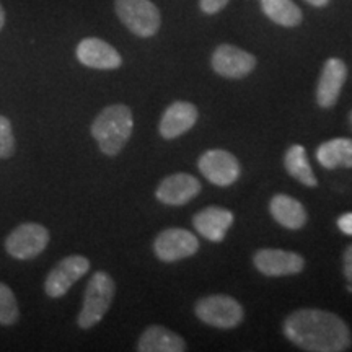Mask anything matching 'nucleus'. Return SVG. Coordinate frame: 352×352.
Returning <instances> with one entry per match:
<instances>
[{"label": "nucleus", "instance_id": "4be33fe9", "mask_svg": "<svg viewBox=\"0 0 352 352\" xmlns=\"http://www.w3.org/2000/svg\"><path fill=\"white\" fill-rule=\"evenodd\" d=\"M20 320V308L15 294L7 284L0 283V324H15Z\"/></svg>", "mask_w": 352, "mask_h": 352}, {"label": "nucleus", "instance_id": "1a4fd4ad", "mask_svg": "<svg viewBox=\"0 0 352 352\" xmlns=\"http://www.w3.org/2000/svg\"><path fill=\"white\" fill-rule=\"evenodd\" d=\"M88 271H90L88 258L82 254H70V256L60 259L47 274L44 280V292L51 298L63 297Z\"/></svg>", "mask_w": 352, "mask_h": 352}, {"label": "nucleus", "instance_id": "20e7f679", "mask_svg": "<svg viewBox=\"0 0 352 352\" xmlns=\"http://www.w3.org/2000/svg\"><path fill=\"white\" fill-rule=\"evenodd\" d=\"M121 23L139 38H152L162 25V15L151 0H114Z\"/></svg>", "mask_w": 352, "mask_h": 352}, {"label": "nucleus", "instance_id": "b1692460", "mask_svg": "<svg viewBox=\"0 0 352 352\" xmlns=\"http://www.w3.org/2000/svg\"><path fill=\"white\" fill-rule=\"evenodd\" d=\"M228 2L230 0H199V7L206 15H215V13L223 10Z\"/></svg>", "mask_w": 352, "mask_h": 352}, {"label": "nucleus", "instance_id": "f8f14e48", "mask_svg": "<svg viewBox=\"0 0 352 352\" xmlns=\"http://www.w3.org/2000/svg\"><path fill=\"white\" fill-rule=\"evenodd\" d=\"M346 78V64L338 57H329L321 69L318 85H316V103L320 108L329 109L338 103Z\"/></svg>", "mask_w": 352, "mask_h": 352}, {"label": "nucleus", "instance_id": "9d476101", "mask_svg": "<svg viewBox=\"0 0 352 352\" xmlns=\"http://www.w3.org/2000/svg\"><path fill=\"white\" fill-rule=\"evenodd\" d=\"M210 65L220 77L239 80L256 69V57L233 44H220L212 52Z\"/></svg>", "mask_w": 352, "mask_h": 352}, {"label": "nucleus", "instance_id": "423d86ee", "mask_svg": "<svg viewBox=\"0 0 352 352\" xmlns=\"http://www.w3.org/2000/svg\"><path fill=\"white\" fill-rule=\"evenodd\" d=\"M197 168L209 183L219 188H228L239 182L241 166L239 158L223 148L206 151L197 160Z\"/></svg>", "mask_w": 352, "mask_h": 352}, {"label": "nucleus", "instance_id": "a878e982", "mask_svg": "<svg viewBox=\"0 0 352 352\" xmlns=\"http://www.w3.org/2000/svg\"><path fill=\"white\" fill-rule=\"evenodd\" d=\"M338 228H340L344 235L352 236V212L340 215V219H338Z\"/></svg>", "mask_w": 352, "mask_h": 352}, {"label": "nucleus", "instance_id": "f257e3e1", "mask_svg": "<svg viewBox=\"0 0 352 352\" xmlns=\"http://www.w3.org/2000/svg\"><path fill=\"white\" fill-rule=\"evenodd\" d=\"M284 334L290 342L308 352H344L352 344L346 321L320 308H300L284 320Z\"/></svg>", "mask_w": 352, "mask_h": 352}, {"label": "nucleus", "instance_id": "6e6552de", "mask_svg": "<svg viewBox=\"0 0 352 352\" xmlns=\"http://www.w3.org/2000/svg\"><path fill=\"white\" fill-rule=\"evenodd\" d=\"M50 243V232L41 223H21L6 240L7 253L15 259H33Z\"/></svg>", "mask_w": 352, "mask_h": 352}, {"label": "nucleus", "instance_id": "393cba45", "mask_svg": "<svg viewBox=\"0 0 352 352\" xmlns=\"http://www.w3.org/2000/svg\"><path fill=\"white\" fill-rule=\"evenodd\" d=\"M342 272H344L347 283L352 284V245L347 246L342 254Z\"/></svg>", "mask_w": 352, "mask_h": 352}, {"label": "nucleus", "instance_id": "4468645a", "mask_svg": "<svg viewBox=\"0 0 352 352\" xmlns=\"http://www.w3.org/2000/svg\"><path fill=\"white\" fill-rule=\"evenodd\" d=\"M201 183L189 173H173L158 184L155 197L166 206H184L201 192Z\"/></svg>", "mask_w": 352, "mask_h": 352}, {"label": "nucleus", "instance_id": "cd10ccee", "mask_svg": "<svg viewBox=\"0 0 352 352\" xmlns=\"http://www.w3.org/2000/svg\"><path fill=\"white\" fill-rule=\"evenodd\" d=\"M3 25H6V10H3L2 3H0V32H2Z\"/></svg>", "mask_w": 352, "mask_h": 352}, {"label": "nucleus", "instance_id": "2eb2a0df", "mask_svg": "<svg viewBox=\"0 0 352 352\" xmlns=\"http://www.w3.org/2000/svg\"><path fill=\"white\" fill-rule=\"evenodd\" d=\"M197 118H199V111L195 104L189 101H175L165 109L158 124V132L166 140L178 139L179 135L186 134L195 127Z\"/></svg>", "mask_w": 352, "mask_h": 352}, {"label": "nucleus", "instance_id": "f03ea898", "mask_svg": "<svg viewBox=\"0 0 352 352\" xmlns=\"http://www.w3.org/2000/svg\"><path fill=\"white\" fill-rule=\"evenodd\" d=\"M134 118L126 104H111L104 108L91 124V135L98 142L100 151L108 157L121 153L126 144L129 142Z\"/></svg>", "mask_w": 352, "mask_h": 352}, {"label": "nucleus", "instance_id": "5701e85b", "mask_svg": "<svg viewBox=\"0 0 352 352\" xmlns=\"http://www.w3.org/2000/svg\"><path fill=\"white\" fill-rule=\"evenodd\" d=\"M15 152V139H13L12 124L6 116H0V160L8 158Z\"/></svg>", "mask_w": 352, "mask_h": 352}, {"label": "nucleus", "instance_id": "0eeeda50", "mask_svg": "<svg viewBox=\"0 0 352 352\" xmlns=\"http://www.w3.org/2000/svg\"><path fill=\"white\" fill-rule=\"evenodd\" d=\"M199 250V240L186 228H165L153 241V253L164 263H176L195 256Z\"/></svg>", "mask_w": 352, "mask_h": 352}, {"label": "nucleus", "instance_id": "bb28decb", "mask_svg": "<svg viewBox=\"0 0 352 352\" xmlns=\"http://www.w3.org/2000/svg\"><path fill=\"white\" fill-rule=\"evenodd\" d=\"M305 2H308L310 3V6H314V7H327L328 3H329V0H305Z\"/></svg>", "mask_w": 352, "mask_h": 352}, {"label": "nucleus", "instance_id": "6ab92c4d", "mask_svg": "<svg viewBox=\"0 0 352 352\" xmlns=\"http://www.w3.org/2000/svg\"><path fill=\"white\" fill-rule=\"evenodd\" d=\"M318 164L327 170L352 168V139L338 138L327 140L315 152Z\"/></svg>", "mask_w": 352, "mask_h": 352}, {"label": "nucleus", "instance_id": "39448f33", "mask_svg": "<svg viewBox=\"0 0 352 352\" xmlns=\"http://www.w3.org/2000/svg\"><path fill=\"white\" fill-rule=\"evenodd\" d=\"M195 314L202 323L217 329H233L245 318L243 307L236 298L223 294L202 297L196 302Z\"/></svg>", "mask_w": 352, "mask_h": 352}, {"label": "nucleus", "instance_id": "f3484780", "mask_svg": "<svg viewBox=\"0 0 352 352\" xmlns=\"http://www.w3.org/2000/svg\"><path fill=\"white\" fill-rule=\"evenodd\" d=\"M270 212L280 227L289 228V230H298L308 220L307 209L303 208L302 202L289 195L272 196L270 201Z\"/></svg>", "mask_w": 352, "mask_h": 352}, {"label": "nucleus", "instance_id": "a211bd4d", "mask_svg": "<svg viewBox=\"0 0 352 352\" xmlns=\"http://www.w3.org/2000/svg\"><path fill=\"white\" fill-rule=\"evenodd\" d=\"M186 349V341L179 334L158 324L148 327L138 341L139 352H184Z\"/></svg>", "mask_w": 352, "mask_h": 352}, {"label": "nucleus", "instance_id": "412c9836", "mask_svg": "<svg viewBox=\"0 0 352 352\" xmlns=\"http://www.w3.org/2000/svg\"><path fill=\"white\" fill-rule=\"evenodd\" d=\"M264 15L276 25L296 28L302 23V10L294 0H259Z\"/></svg>", "mask_w": 352, "mask_h": 352}, {"label": "nucleus", "instance_id": "dca6fc26", "mask_svg": "<svg viewBox=\"0 0 352 352\" xmlns=\"http://www.w3.org/2000/svg\"><path fill=\"white\" fill-rule=\"evenodd\" d=\"M233 220L235 217H233L232 210L219 208V206H209L192 217V226L202 239L220 243L233 226Z\"/></svg>", "mask_w": 352, "mask_h": 352}, {"label": "nucleus", "instance_id": "7ed1b4c3", "mask_svg": "<svg viewBox=\"0 0 352 352\" xmlns=\"http://www.w3.org/2000/svg\"><path fill=\"white\" fill-rule=\"evenodd\" d=\"M114 294H116V284L113 277L104 271H96L87 284L83 305L77 318L78 328L90 329L98 324L108 314L114 300Z\"/></svg>", "mask_w": 352, "mask_h": 352}, {"label": "nucleus", "instance_id": "c85d7f7f", "mask_svg": "<svg viewBox=\"0 0 352 352\" xmlns=\"http://www.w3.org/2000/svg\"><path fill=\"white\" fill-rule=\"evenodd\" d=\"M349 121H351V126H352V111H351V114H349Z\"/></svg>", "mask_w": 352, "mask_h": 352}, {"label": "nucleus", "instance_id": "ddd939ff", "mask_svg": "<svg viewBox=\"0 0 352 352\" xmlns=\"http://www.w3.org/2000/svg\"><path fill=\"white\" fill-rule=\"evenodd\" d=\"M76 56L78 63L96 70H114L120 69L122 64L120 52L100 38L82 39L76 50Z\"/></svg>", "mask_w": 352, "mask_h": 352}, {"label": "nucleus", "instance_id": "aec40b11", "mask_svg": "<svg viewBox=\"0 0 352 352\" xmlns=\"http://www.w3.org/2000/svg\"><path fill=\"white\" fill-rule=\"evenodd\" d=\"M284 166L285 171L292 176L294 179H297L298 183H302L307 188H316L318 186V179L314 173L310 162H308L307 151L303 145H290L284 155Z\"/></svg>", "mask_w": 352, "mask_h": 352}, {"label": "nucleus", "instance_id": "9b49d317", "mask_svg": "<svg viewBox=\"0 0 352 352\" xmlns=\"http://www.w3.org/2000/svg\"><path fill=\"white\" fill-rule=\"evenodd\" d=\"M254 267L267 277L296 276L305 267V259L298 253L277 248L258 250L253 256Z\"/></svg>", "mask_w": 352, "mask_h": 352}]
</instances>
